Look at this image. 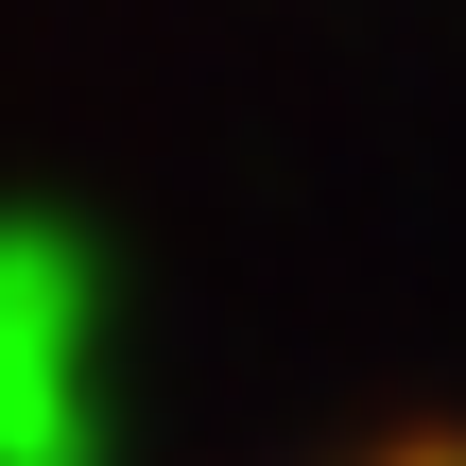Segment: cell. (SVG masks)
Segmentation results:
<instances>
[{"mask_svg":"<svg viewBox=\"0 0 466 466\" xmlns=\"http://www.w3.org/2000/svg\"><path fill=\"white\" fill-rule=\"evenodd\" d=\"M329 466H466V432H380V450H329Z\"/></svg>","mask_w":466,"mask_h":466,"instance_id":"1","label":"cell"}]
</instances>
